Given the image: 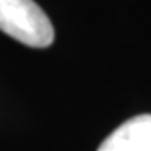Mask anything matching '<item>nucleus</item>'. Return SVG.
Listing matches in <instances>:
<instances>
[{"instance_id": "f03ea898", "label": "nucleus", "mask_w": 151, "mask_h": 151, "mask_svg": "<svg viewBox=\"0 0 151 151\" xmlns=\"http://www.w3.org/2000/svg\"><path fill=\"white\" fill-rule=\"evenodd\" d=\"M96 151H151V115H138L126 120Z\"/></svg>"}, {"instance_id": "f257e3e1", "label": "nucleus", "mask_w": 151, "mask_h": 151, "mask_svg": "<svg viewBox=\"0 0 151 151\" xmlns=\"http://www.w3.org/2000/svg\"><path fill=\"white\" fill-rule=\"evenodd\" d=\"M0 31L29 47H47L55 38L51 20L33 0H0Z\"/></svg>"}]
</instances>
